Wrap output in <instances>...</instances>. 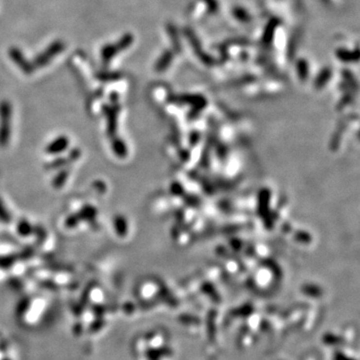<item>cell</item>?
I'll return each mask as SVG.
<instances>
[{"instance_id":"2","label":"cell","mask_w":360,"mask_h":360,"mask_svg":"<svg viewBox=\"0 0 360 360\" xmlns=\"http://www.w3.org/2000/svg\"><path fill=\"white\" fill-rule=\"evenodd\" d=\"M62 49V43L60 42H55L53 43L52 45H51V47L49 49H47L46 51H44V53L36 60V64L38 65H43L45 64L47 61H49L51 58H52L55 53L57 54L59 51Z\"/></svg>"},{"instance_id":"3","label":"cell","mask_w":360,"mask_h":360,"mask_svg":"<svg viewBox=\"0 0 360 360\" xmlns=\"http://www.w3.org/2000/svg\"><path fill=\"white\" fill-rule=\"evenodd\" d=\"M336 360H353V359H350V358H348V357H346V356H344V355H342V354H337L336 355Z\"/></svg>"},{"instance_id":"1","label":"cell","mask_w":360,"mask_h":360,"mask_svg":"<svg viewBox=\"0 0 360 360\" xmlns=\"http://www.w3.org/2000/svg\"><path fill=\"white\" fill-rule=\"evenodd\" d=\"M231 8L232 9H230L229 15L232 24L241 27L249 25L248 23H253V15L246 6L242 4H237Z\"/></svg>"}]
</instances>
